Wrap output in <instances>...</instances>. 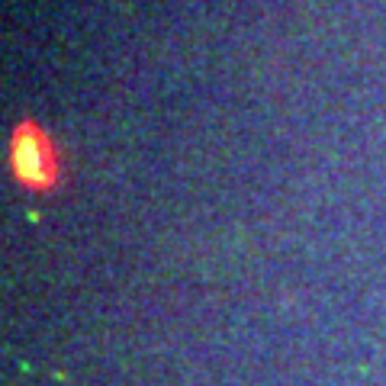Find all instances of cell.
<instances>
[{
	"mask_svg": "<svg viewBox=\"0 0 386 386\" xmlns=\"http://www.w3.org/2000/svg\"><path fill=\"white\" fill-rule=\"evenodd\" d=\"M13 165H16V174L23 181H32V184H49V171H52V158H49V148L46 142L39 136L26 139L16 136V145H13Z\"/></svg>",
	"mask_w": 386,
	"mask_h": 386,
	"instance_id": "cell-1",
	"label": "cell"
}]
</instances>
